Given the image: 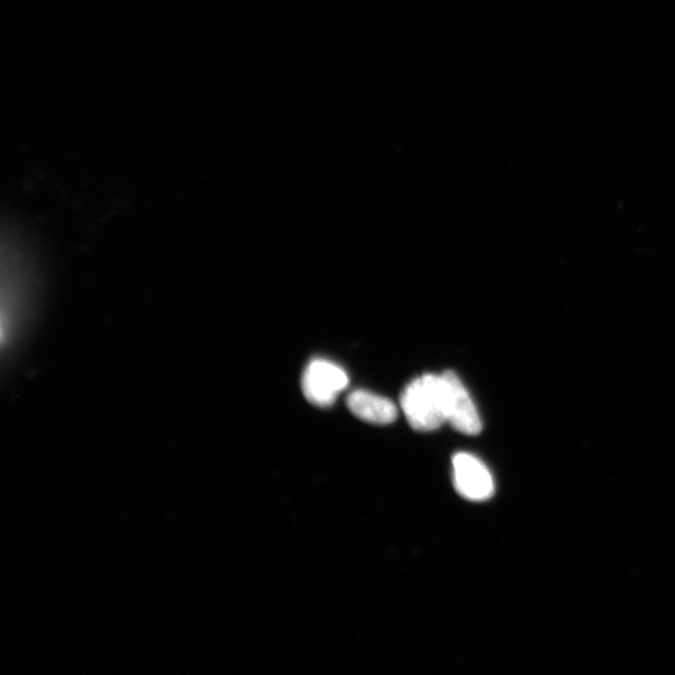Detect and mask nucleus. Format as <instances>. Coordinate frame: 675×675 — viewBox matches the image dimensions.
<instances>
[{
    "instance_id": "obj_1",
    "label": "nucleus",
    "mask_w": 675,
    "mask_h": 675,
    "mask_svg": "<svg viewBox=\"0 0 675 675\" xmlns=\"http://www.w3.org/2000/svg\"><path fill=\"white\" fill-rule=\"evenodd\" d=\"M401 409L418 432H433L446 422L445 384L442 374H424L401 393Z\"/></svg>"
},
{
    "instance_id": "obj_2",
    "label": "nucleus",
    "mask_w": 675,
    "mask_h": 675,
    "mask_svg": "<svg viewBox=\"0 0 675 675\" xmlns=\"http://www.w3.org/2000/svg\"><path fill=\"white\" fill-rule=\"evenodd\" d=\"M348 374L339 365L314 359L305 368L302 389L306 399L317 407H329L336 401L338 394L348 387Z\"/></svg>"
},
{
    "instance_id": "obj_3",
    "label": "nucleus",
    "mask_w": 675,
    "mask_h": 675,
    "mask_svg": "<svg viewBox=\"0 0 675 675\" xmlns=\"http://www.w3.org/2000/svg\"><path fill=\"white\" fill-rule=\"evenodd\" d=\"M442 376L445 384L446 423L462 434H479L484 424L468 391L454 372L446 371Z\"/></svg>"
},
{
    "instance_id": "obj_4",
    "label": "nucleus",
    "mask_w": 675,
    "mask_h": 675,
    "mask_svg": "<svg viewBox=\"0 0 675 675\" xmlns=\"http://www.w3.org/2000/svg\"><path fill=\"white\" fill-rule=\"evenodd\" d=\"M454 487L463 498L484 502L494 494V480L490 472L475 455L458 453L453 458Z\"/></svg>"
},
{
    "instance_id": "obj_5",
    "label": "nucleus",
    "mask_w": 675,
    "mask_h": 675,
    "mask_svg": "<svg viewBox=\"0 0 675 675\" xmlns=\"http://www.w3.org/2000/svg\"><path fill=\"white\" fill-rule=\"evenodd\" d=\"M347 406L357 418L376 426L391 424L398 417V409L392 400L363 389L350 393Z\"/></svg>"
}]
</instances>
